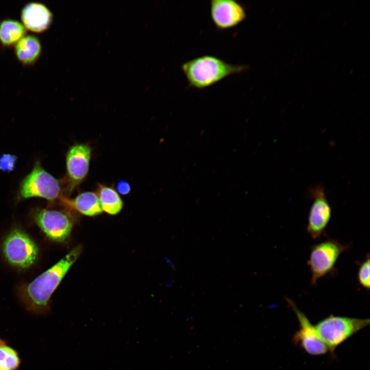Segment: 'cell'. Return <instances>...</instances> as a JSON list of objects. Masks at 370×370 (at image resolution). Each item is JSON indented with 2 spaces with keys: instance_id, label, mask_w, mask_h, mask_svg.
Here are the masks:
<instances>
[{
  "instance_id": "8fae6325",
  "label": "cell",
  "mask_w": 370,
  "mask_h": 370,
  "mask_svg": "<svg viewBox=\"0 0 370 370\" xmlns=\"http://www.w3.org/2000/svg\"><path fill=\"white\" fill-rule=\"evenodd\" d=\"M91 148L86 143L70 146L66 155V166L69 191L73 190L87 176L91 158Z\"/></svg>"
},
{
  "instance_id": "7c38bea8",
  "label": "cell",
  "mask_w": 370,
  "mask_h": 370,
  "mask_svg": "<svg viewBox=\"0 0 370 370\" xmlns=\"http://www.w3.org/2000/svg\"><path fill=\"white\" fill-rule=\"evenodd\" d=\"M21 19L27 30L40 33L50 27L53 15L50 9L43 4L31 2L27 4L22 9Z\"/></svg>"
},
{
  "instance_id": "7a4b0ae2",
  "label": "cell",
  "mask_w": 370,
  "mask_h": 370,
  "mask_svg": "<svg viewBox=\"0 0 370 370\" xmlns=\"http://www.w3.org/2000/svg\"><path fill=\"white\" fill-rule=\"evenodd\" d=\"M247 65H234L212 55H204L188 61L181 66L190 87L203 89L227 77L246 71Z\"/></svg>"
},
{
  "instance_id": "8992f818",
  "label": "cell",
  "mask_w": 370,
  "mask_h": 370,
  "mask_svg": "<svg viewBox=\"0 0 370 370\" xmlns=\"http://www.w3.org/2000/svg\"><path fill=\"white\" fill-rule=\"evenodd\" d=\"M2 251L7 262L13 266L26 268L35 261L38 249L25 232L18 229L11 231L5 238Z\"/></svg>"
},
{
  "instance_id": "e0dca14e",
  "label": "cell",
  "mask_w": 370,
  "mask_h": 370,
  "mask_svg": "<svg viewBox=\"0 0 370 370\" xmlns=\"http://www.w3.org/2000/svg\"><path fill=\"white\" fill-rule=\"evenodd\" d=\"M21 363L17 350L0 338V370H18Z\"/></svg>"
},
{
  "instance_id": "ac0fdd59",
  "label": "cell",
  "mask_w": 370,
  "mask_h": 370,
  "mask_svg": "<svg viewBox=\"0 0 370 370\" xmlns=\"http://www.w3.org/2000/svg\"><path fill=\"white\" fill-rule=\"evenodd\" d=\"M370 259L368 253L366 258L360 264L357 279L359 284L363 288L369 290L370 285Z\"/></svg>"
},
{
  "instance_id": "4fadbf2b",
  "label": "cell",
  "mask_w": 370,
  "mask_h": 370,
  "mask_svg": "<svg viewBox=\"0 0 370 370\" xmlns=\"http://www.w3.org/2000/svg\"><path fill=\"white\" fill-rule=\"evenodd\" d=\"M42 45L39 39L33 35H26L14 47V53L17 60L24 66L34 65L42 53Z\"/></svg>"
},
{
  "instance_id": "9c48e42d",
  "label": "cell",
  "mask_w": 370,
  "mask_h": 370,
  "mask_svg": "<svg viewBox=\"0 0 370 370\" xmlns=\"http://www.w3.org/2000/svg\"><path fill=\"white\" fill-rule=\"evenodd\" d=\"M37 225L50 239L61 242L69 235L72 224L65 213L55 210L41 209L34 215Z\"/></svg>"
},
{
  "instance_id": "5bb4252c",
  "label": "cell",
  "mask_w": 370,
  "mask_h": 370,
  "mask_svg": "<svg viewBox=\"0 0 370 370\" xmlns=\"http://www.w3.org/2000/svg\"><path fill=\"white\" fill-rule=\"evenodd\" d=\"M63 201L80 213L88 216L98 215L103 211L98 196L93 192H82L73 199H64Z\"/></svg>"
},
{
  "instance_id": "ffe728a7",
  "label": "cell",
  "mask_w": 370,
  "mask_h": 370,
  "mask_svg": "<svg viewBox=\"0 0 370 370\" xmlns=\"http://www.w3.org/2000/svg\"><path fill=\"white\" fill-rule=\"evenodd\" d=\"M117 192L122 195L128 194L131 190L130 184L125 180L119 181L116 186Z\"/></svg>"
},
{
  "instance_id": "d6986e66",
  "label": "cell",
  "mask_w": 370,
  "mask_h": 370,
  "mask_svg": "<svg viewBox=\"0 0 370 370\" xmlns=\"http://www.w3.org/2000/svg\"><path fill=\"white\" fill-rule=\"evenodd\" d=\"M17 157L10 154H4L0 156V170L5 172L12 171L15 166Z\"/></svg>"
},
{
  "instance_id": "277c9868",
  "label": "cell",
  "mask_w": 370,
  "mask_h": 370,
  "mask_svg": "<svg viewBox=\"0 0 370 370\" xmlns=\"http://www.w3.org/2000/svg\"><path fill=\"white\" fill-rule=\"evenodd\" d=\"M349 245H343L336 239L328 238L312 246L307 262L311 272L310 284L331 272L341 254Z\"/></svg>"
},
{
  "instance_id": "ba28073f",
  "label": "cell",
  "mask_w": 370,
  "mask_h": 370,
  "mask_svg": "<svg viewBox=\"0 0 370 370\" xmlns=\"http://www.w3.org/2000/svg\"><path fill=\"white\" fill-rule=\"evenodd\" d=\"M286 300L297 316L299 323V328L293 337V342L295 344L300 345L311 355L318 356L326 353L328 349L318 336L314 326L292 300L288 298H286Z\"/></svg>"
},
{
  "instance_id": "52a82bcc",
  "label": "cell",
  "mask_w": 370,
  "mask_h": 370,
  "mask_svg": "<svg viewBox=\"0 0 370 370\" xmlns=\"http://www.w3.org/2000/svg\"><path fill=\"white\" fill-rule=\"evenodd\" d=\"M313 200L308 217L307 232L312 238L320 237L331 217L332 208L327 200L323 186L318 185L310 190Z\"/></svg>"
},
{
  "instance_id": "9a60e30c",
  "label": "cell",
  "mask_w": 370,
  "mask_h": 370,
  "mask_svg": "<svg viewBox=\"0 0 370 370\" xmlns=\"http://www.w3.org/2000/svg\"><path fill=\"white\" fill-rule=\"evenodd\" d=\"M27 32L21 22L12 19L3 20L0 22V43L5 47L15 46Z\"/></svg>"
},
{
  "instance_id": "3957f363",
  "label": "cell",
  "mask_w": 370,
  "mask_h": 370,
  "mask_svg": "<svg viewBox=\"0 0 370 370\" xmlns=\"http://www.w3.org/2000/svg\"><path fill=\"white\" fill-rule=\"evenodd\" d=\"M369 324V319L330 315L314 327L319 338L332 354L339 345Z\"/></svg>"
},
{
  "instance_id": "2e32d148",
  "label": "cell",
  "mask_w": 370,
  "mask_h": 370,
  "mask_svg": "<svg viewBox=\"0 0 370 370\" xmlns=\"http://www.w3.org/2000/svg\"><path fill=\"white\" fill-rule=\"evenodd\" d=\"M96 193L103 211L110 215H116L121 211L123 202L115 189L99 183Z\"/></svg>"
},
{
  "instance_id": "30bf717a",
  "label": "cell",
  "mask_w": 370,
  "mask_h": 370,
  "mask_svg": "<svg viewBox=\"0 0 370 370\" xmlns=\"http://www.w3.org/2000/svg\"><path fill=\"white\" fill-rule=\"evenodd\" d=\"M210 12L212 21L219 30L233 28L243 22L247 16L243 5L233 0H212Z\"/></svg>"
},
{
  "instance_id": "6da1fadb",
  "label": "cell",
  "mask_w": 370,
  "mask_h": 370,
  "mask_svg": "<svg viewBox=\"0 0 370 370\" xmlns=\"http://www.w3.org/2000/svg\"><path fill=\"white\" fill-rule=\"evenodd\" d=\"M81 251L80 246L73 248L55 265L25 286L21 298L28 311L36 314L46 313L52 294L76 261Z\"/></svg>"
},
{
  "instance_id": "5b68a950",
  "label": "cell",
  "mask_w": 370,
  "mask_h": 370,
  "mask_svg": "<svg viewBox=\"0 0 370 370\" xmlns=\"http://www.w3.org/2000/svg\"><path fill=\"white\" fill-rule=\"evenodd\" d=\"M61 190L59 181L36 161L33 170L21 183L18 198L40 197L52 201L60 196Z\"/></svg>"
}]
</instances>
